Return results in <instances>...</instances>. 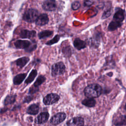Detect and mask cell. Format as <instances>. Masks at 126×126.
Here are the masks:
<instances>
[{"label": "cell", "mask_w": 126, "mask_h": 126, "mask_svg": "<svg viewBox=\"0 0 126 126\" xmlns=\"http://www.w3.org/2000/svg\"><path fill=\"white\" fill-rule=\"evenodd\" d=\"M102 89L101 87L97 84H92L87 86L84 89V94L87 97L96 98L100 95Z\"/></svg>", "instance_id": "obj_1"}, {"label": "cell", "mask_w": 126, "mask_h": 126, "mask_svg": "<svg viewBox=\"0 0 126 126\" xmlns=\"http://www.w3.org/2000/svg\"><path fill=\"white\" fill-rule=\"evenodd\" d=\"M14 46L17 49H25L26 52H31L36 48V43H32L28 40H17L14 42Z\"/></svg>", "instance_id": "obj_2"}, {"label": "cell", "mask_w": 126, "mask_h": 126, "mask_svg": "<svg viewBox=\"0 0 126 126\" xmlns=\"http://www.w3.org/2000/svg\"><path fill=\"white\" fill-rule=\"evenodd\" d=\"M39 15L37 10L34 9H29L26 11L23 14V19L28 23H32L35 22Z\"/></svg>", "instance_id": "obj_3"}, {"label": "cell", "mask_w": 126, "mask_h": 126, "mask_svg": "<svg viewBox=\"0 0 126 126\" xmlns=\"http://www.w3.org/2000/svg\"><path fill=\"white\" fill-rule=\"evenodd\" d=\"M65 71V66L64 64L62 62H58L52 65L51 67V75L55 77L58 75L63 74Z\"/></svg>", "instance_id": "obj_4"}, {"label": "cell", "mask_w": 126, "mask_h": 126, "mask_svg": "<svg viewBox=\"0 0 126 126\" xmlns=\"http://www.w3.org/2000/svg\"><path fill=\"white\" fill-rule=\"evenodd\" d=\"M60 96L57 94H49L44 97L43 99V102L46 105H52L58 102L60 99Z\"/></svg>", "instance_id": "obj_5"}, {"label": "cell", "mask_w": 126, "mask_h": 126, "mask_svg": "<svg viewBox=\"0 0 126 126\" xmlns=\"http://www.w3.org/2000/svg\"><path fill=\"white\" fill-rule=\"evenodd\" d=\"M66 117L65 113L63 112L58 113L54 115L50 119V122L53 125H58L64 121Z\"/></svg>", "instance_id": "obj_6"}, {"label": "cell", "mask_w": 126, "mask_h": 126, "mask_svg": "<svg viewBox=\"0 0 126 126\" xmlns=\"http://www.w3.org/2000/svg\"><path fill=\"white\" fill-rule=\"evenodd\" d=\"M125 12L123 9L117 8L113 16V20L122 23L125 18Z\"/></svg>", "instance_id": "obj_7"}, {"label": "cell", "mask_w": 126, "mask_h": 126, "mask_svg": "<svg viewBox=\"0 0 126 126\" xmlns=\"http://www.w3.org/2000/svg\"><path fill=\"white\" fill-rule=\"evenodd\" d=\"M66 125L67 126H83L84 120L81 117H76L68 120Z\"/></svg>", "instance_id": "obj_8"}, {"label": "cell", "mask_w": 126, "mask_h": 126, "mask_svg": "<svg viewBox=\"0 0 126 126\" xmlns=\"http://www.w3.org/2000/svg\"><path fill=\"white\" fill-rule=\"evenodd\" d=\"M49 118V114L47 112L40 113L35 119V123L37 124H42L45 123Z\"/></svg>", "instance_id": "obj_9"}, {"label": "cell", "mask_w": 126, "mask_h": 126, "mask_svg": "<svg viewBox=\"0 0 126 126\" xmlns=\"http://www.w3.org/2000/svg\"><path fill=\"white\" fill-rule=\"evenodd\" d=\"M43 8L46 11H53L56 8V3L55 0H46L42 5Z\"/></svg>", "instance_id": "obj_10"}, {"label": "cell", "mask_w": 126, "mask_h": 126, "mask_svg": "<svg viewBox=\"0 0 126 126\" xmlns=\"http://www.w3.org/2000/svg\"><path fill=\"white\" fill-rule=\"evenodd\" d=\"M36 35V31L28 30H22L21 31L19 36L21 38H31Z\"/></svg>", "instance_id": "obj_11"}, {"label": "cell", "mask_w": 126, "mask_h": 126, "mask_svg": "<svg viewBox=\"0 0 126 126\" xmlns=\"http://www.w3.org/2000/svg\"><path fill=\"white\" fill-rule=\"evenodd\" d=\"M49 22V18L48 15L45 14H41L39 15L35 21V24L37 26H43L47 24Z\"/></svg>", "instance_id": "obj_12"}, {"label": "cell", "mask_w": 126, "mask_h": 126, "mask_svg": "<svg viewBox=\"0 0 126 126\" xmlns=\"http://www.w3.org/2000/svg\"><path fill=\"white\" fill-rule=\"evenodd\" d=\"M73 45L74 47L78 50H80L86 47V43L79 38H76L73 41Z\"/></svg>", "instance_id": "obj_13"}, {"label": "cell", "mask_w": 126, "mask_h": 126, "mask_svg": "<svg viewBox=\"0 0 126 126\" xmlns=\"http://www.w3.org/2000/svg\"><path fill=\"white\" fill-rule=\"evenodd\" d=\"M39 110V106L37 104H32L29 106L27 110V113L30 115H35L37 114Z\"/></svg>", "instance_id": "obj_14"}, {"label": "cell", "mask_w": 126, "mask_h": 126, "mask_svg": "<svg viewBox=\"0 0 126 126\" xmlns=\"http://www.w3.org/2000/svg\"><path fill=\"white\" fill-rule=\"evenodd\" d=\"M115 126H125L126 125V115H120L116 118L113 121Z\"/></svg>", "instance_id": "obj_15"}, {"label": "cell", "mask_w": 126, "mask_h": 126, "mask_svg": "<svg viewBox=\"0 0 126 126\" xmlns=\"http://www.w3.org/2000/svg\"><path fill=\"white\" fill-rule=\"evenodd\" d=\"M27 76V73H21L16 75L13 79L14 85H19L21 84Z\"/></svg>", "instance_id": "obj_16"}, {"label": "cell", "mask_w": 126, "mask_h": 126, "mask_svg": "<svg viewBox=\"0 0 126 126\" xmlns=\"http://www.w3.org/2000/svg\"><path fill=\"white\" fill-rule=\"evenodd\" d=\"M30 61V58L27 57H23L18 59L16 61V64L20 68H23Z\"/></svg>", "instance_id": "obj_17"}, {"label": "cell", "mask_w": 126, "mask_h": 126, "mask_svg": "<svg viewBox=\"0 0 126 126\" xmlns=\"http://www.w3.org/2000/svg\"><path fill=\"white\" fill-rule=\"evenodd\" d=\"M16 94L7 95L4 100V105L5 106L13 104L15 102L16 98Z\"/></svg>", "instance_id": "obj_18"}, {"label": "cell", "mask_w": 126, "mask_h": 126, "mask_svg": "<svg viewBox=\"0 0 126 126\" xmlns=\"http://www.w3.org/2000/svg\"><path fill=\"white\" fill-rule=\"evenodd\" d=\"M100 34H99V33L94 35L89 40V44L92 46L97 47L99 45L100 41Z\"/></svg>", "instance_id": "obj_19"}, {"label": "cell", "mask_w": 126, "mask_h": 126, "mask_svg": "<svg viewBox=\"0 0 126 126\" xmlns=\"http://www.w3.org/2000/svg\"><path fill=\"white\" fill-rule=\"evenodd\" d=\"M82 104L88 107H94L96 104V101L93 98H89L84 99L82 101Z\"/></svg>", "instance_id": "obj_20"}, {"label": "cell", "mask_w": 126, "mask_h": 126, "mask_svg": "<svg viewBox=\"0 0 126 126\" xmlns=\"http://www.w3.org/2000/svg\"><path fill=\"white\" fill-rule=\"evenodd\" d=\"M122 25V23L119 22L114 20L112 21L109 24L108 29L110 31H113L120 27Z\"/></svg>", "instance_id": "obj_21"}, {"label": "cell", "mask_w": 126, "mask_h": 126, "mask_svg": "<svg viewBox=\"0 0 126 126\" xmlns=\"http://www.w3.org/2000/svg\"><path fill=\"white\" fill-rule=\"evenodd\" d=\"M37 74V71L36 69H32L30 74L29 75V76L26 79V80L25 81V83L26 84H29L31 83H32L33 80L34 79L35 77Z\"/></svg>", "instance_id": "obj_22"}, {"label": "cell", "mask_w": 126, "mask_h": 126, "mask_svg": "<svg viewBox=\"0 0 126 126\" xmlns=\"http://www.w3.org/2000/svg\"><path fill=\"white\" fill-rule=\"evenodd\" d=\"M53 34V32L50 30H44L40 32L38 34V38L40 39L50 37Z\"/></svg>", "instance_id": "obj_23"}, {"label": "cell", "mask_w": 126, "mask_h": 126, "mask_svg": "<svg viewBox=\"0 0 126 126\" xmlns=\"http://www.w3.org/2000/svg\"><path fill=\"white\" fill-rule=\"evenodd\" d=\"M46 80V78L44 76L40 75H39L35 80V82L33 84V86L36 87H38L40 85H41L43 83L45 82Z\"/></svg>", "instance_id": "obj_24"}, {"label": "cell", "mask_w": 126, "mask_h": 126, "mask_svg": "<svg viewBox=\"0 0 126 126\" xmlns=\"http://www.w3.org/2000/svg\"><path fill=\"white\" fill-rule=\"evenodd\" d=\"M60 38V35H58V34H57L52 39L47 41L46 43V44L48 45H53L55 43H56L59 41Z\"/></svg>", "instance_id": "obj_25"}, {"label": "cell", "mask_w": 126, "mask_h": 126, "mask_svg": "<svg viewBox=\"0 0 126 126\" xmlns=\"http://www.w3.org/2000/svg\"><path fill=\"white\" fill-rule=\"evenodd\" d=\"M63 53L64 56L69 57L71 55V48L70 46H66L63 48Z\"/></svg>", "instance_id": "obj_26"}, {"label": "cell", "mask_w": 126, "mask_h": 126, "mask_svg": "<svg viewBox=\"0 0 126 126\" xmlns=\"http://www.w3.org/2000/svg\"><path fill=\"white\" fill-rule=\"evenodd\" d=\"M38 91H39V88H38V87H36L34 86L33 85H32V86L29 89V94H32L35 93L36 92H38Z\"/></svg>", "instance_id": "obj_27"}, {"label": "cell", "mask_w": 126, "mask_h": 126, "mask_svg": "<svg viewBox=\"0 0 126 126\" xmlns=\"http://www.w3.org/2000/svg\"><path fill=\"white\" fill-rule=\"evenodd\" d=\"M111 12H112V10H111V8L107 10L106 11H105L103 13V14L102 16V19H105V18L108 17L111 15Z\"/></svg>", "instance_id": "obj_28"}, {"label": "cell", "mask_w": 126, "mask_h": 126, "mask_svg": "<svg viewBox=\"0 0 126 126\" xmlns=\"http://www.w3.org/2000/svg\"><path fill=\"white\" fill-rule=\"evenodd\" d=\"M80 6V3L79 1H74L72 3V5H71V7H72V8L73 9V10H77L78 9Z\"/></svg>", "instance_id": "obj_29"}, {"label": "cell", "mask_w": 126, "mask_h": 126, "mask_svg": "<svg viewBox=\"0 0 126 126\" xmlns=\"http://www.w3.org/2000/svg\"><path fill=\"white\" fill-rule=\"evenodd\" d=\"M33 99V96L32 95H27L26 96L23 100V103H29Z\"/></svg>", "instance_id": "obj_30"}, {"label": "cell", "mask_w": 126, "mask_h": 126, "mask_svg": "<svg viewBox=\"0 0 126 126\" xmlns=\"http://www.w3.org/2000/svg\"><path fill=\"white\" fill-rule=\"evenodd\" d=\"M93 2H94V1L93 0H85L84 5H85V6H90L93 4Z\"/></svg>", "instance_id": "obj_31"}, {"label": "cell", "mask_w": 126, "mask_h": 126, "mask_svg": "<svg viewBox=\"0 0 126 126\" xmlns=\"http://www.w3.org/2000/svg\"><path fill=\"white\" fill-rule=\"evenodd\" d=\"M8 110V109L7 108H2V109H1V110H0V113L1 114H2V113L3 112H5V111H6L7 110Z\"/></svg>", "instance_id": "obj_32"}, {"label": "cell", "mask_w": 126, "mask_h": 126, "mask_svg": "<svg viewBox=\"0 0 126 126\" xmlns=\"http://www.w3.org/2000/svg\"><path fill=\"white\" fill-rule=\"evenodd\" d=\"M125 109L126 110V105H125Z\"/></svg>", "instance_id": "obj_33"}]
</instances>
